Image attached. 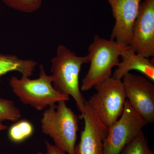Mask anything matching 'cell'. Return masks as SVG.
Wrapping results in <instances>:
<instances>
[{"label": "cell", "instance_id": "1", "mask_svg": "<svg viewBox=\"0 0 154 154\" xmlns=\"http://www.w3.org/2000/svg\"><path fill=\"white\" fill-rule=\"evenodd\" d=\"M56 51V55L51 60L53 86L60 94L71 96L82 115L87 100L81 93L79 78L83 65L89 63V58L88 55L77 56L63 45H59Z\"/></svg>", "mask_w": 154, "mask_h": 154}, {"label": "cell", "instance_id": "2", "mask_svg": "<svg viewBox=\"0 0 154 154\" xmlns=\"http://www.w3.org/2000/svg\"><path fill=\"white\" fill-rule=\"evenodd\" d=\"M128 46L95 35L88 47L90 67L82 81L81 91H89L112 77V69L117 66Z\"/></svg>", "mask_w": 154, "mask_h": 154}, {"label": "cell", "instance_id": "3", "mask_svg": "<svg viewBox=\"0 0 154 154\" xmlns=\"http://www.w3.org/2000/svg\"><path fill=\"white\" fill-rule=\"evenodd\" d=\"M66 102L60 101L45 110L41 120L42 130L52 139L58 148L74 154L79 118Z\"/></svg>", "mask_w": 154, "mask_h": 154}, {"label": "cell", "instance_id": "4", "mask_svg": "<svg viewBox=\"0 0 154 154\" xmlns=\"http://www.w3.org/2000/svg\"><path fill=\"white\" fill-rule=\"evenodd\" d=\"M39 77L31 79L29 77H11L10 85L19 100L38 111L55 105L61 101H68L69 96L60 94L53 86L51 75H48L42 65L39 66Z\"/></svg>", "mask_w": 154, "mask_h": 154}, {"label": "cell", "instance_id": "5", "mask_svg": "<svg viewBox=\"0 0 154 154\" xmlns=\"http://www.w3.org/2000/svg\"><path fill=\"white\" fill-rule=\"evenodd\" d=\"M94 88L96 93L88 102L103 124L109 127L124 111L127 99L122 80L111 77Z\"/></svg>", "mask_w": 154, "mask_h": 154}, {"label": "cell", "instance_id": "6", "mask_svg": "<svg viewBox=\"0 0 154 154\" xmlns=\"http://www.w3.org/2000/svg\"><path fill=\"white\" fill-rule=\"evenodd\" d=\"M147 124L126 99L121 116L108 128L103 143V154H120L125 146L142 132Z\"/></svg>", "mask_w": 154, "mask_h": 154}, {"label": "cell", "instance_id": "7", "mask_svg": "<svg viewBox=\"0 0 154 154\" xmlns=\"http://www.w3.org/2000/svg\"><path fill=\"white\" fill-rule=\"evenodd\" d=\"M127 100L148 124L154 122V85L144 76L126 74L122 78Z\"/></svg>", "mask_w": 154, "mask_h": 154}, {"label": "cell", "instance_id": "8", "mask_svg": "<svg viewBox=\"0 0 154 154\" xmlns=\"http://www.w3.org/2000/svg\"><path fill=\"white\" fill-rule=\"evenodd\" d=\"M129 46L148 58L154 57V0H143L133 27Z\"/></svg>", "mask_w": 154, "mask_h": 154}, {"label": "cell", "instance_id": "9", "mask_svg": "<svg viewBox=\"0 0 154 154\" xmlns=\"http://www.w3.org/2000/svg\"><path fill=\"white\" fill-rule=\"evenodd\" d=\"M80 118L84 119L85 126L81 131L80 142L75 146L74 154H103V143L108 128L87 101L85 112Z\"/></svg>", "mask_w": 154, "mask_h": 154}, {"label": "cell", "instance_id": "10", "mask_svg": "<svg viewBox=\"0 0 154 154\" xmlns=\"http://www.w3.org/2000/svg\"><path fill=\"white\" fill-rule=\"evenodd\" d=\"M143 0H107L115 20L112 40L129 45L134 24Z\"/></svg>", "mask_w": 154, "mask_h": 154}, {"label": "cell", "instance_id": "11", "mask_svg": "<svg viewBox=\"0 0 154 154\" xmlns=\"http://www.w3.org/2000/svg\"><path fill=\"white\" fill-rule=\"evenodd\" d=\"M117 68L112 77L122 80L126 74L131 70L140 72L152 82H154V60L137 54L130 46L125 50L121 56Z\"/></svg>", "mask_w": 154, "mask_h": 154}, {"label": "cell", "instance_id": "12", "mask_svg": "<svg viewBox=\"0 0 154 154\" xmlns=\"http://www.w3.org/2000/svg\"><path fill=\"white\" fill-rule=\"evenodd\" d=\"M37 62L32 60H23L13 54L0 53V82L1 78L10 72H19L22 76L30 77L37 65Z\"/></svg>", "mask_w": 154, "mask_h": 154}, {"label": "cell", "instance_id": "13", "mask_svg": "<svg viewBox=\"0 0 154 154\" xmlns=\"http://www.w3.org/2000/svg\"><path fill=\"white\" fill-rule=\"evenodd\" d=\"M33 131V125L30 122L27 120L17 121L9 128V137L14 142H21L31 136Z\"/></svg>", "mask_w": 154, "mask_h": 154}, {"label": "cell", "instance_id": "14", "mask_svg": "<svg viewBox=\"0 0 154 154\" xmlns=\"http://www.w3.org/2000/svg\"><path fill=\"white\" fill-rule=\"evenodd\" d=\"M120 154H154L142 131L123 149Z\"/></svg>", "mask_w": 154, "mask_h": 154}, {"label": "cell", "instance_id": "15", "mask_svg": "<svg viewBox=\"0 0 154 154\" xmlns=\"http://www.w3.org/2000/svg\"><path fill=\"white\" fill-rule=\"evenodd\" d=\"M21 117L20 110L13 101L0 98V123L5 120L16 122Z\"/></svg>", "mask_w": 154, "mask_h": 154}, {"label": "cell", "instance_id": "16", "mask_svg": "<svg viewBox=\"0 0 154 154\" xmlns=\"http://www.w3.org/2000/svg\"><path fill=\"white\" fill-rule=\"evenodd\" d=\"M5 4L14 10L23 13H33L41 8L42 0H2Z\"/></svg>", "mask_w": 154, "mask_h": 154}, {"label": "cell", "instance_id": "17", "mask_svg": "<svg viewBox=\"0 0 154 154\" xmlns=\"http://www.w3.org/2000/svg\"><path fill=\"white\" fill-rule=\"evenodd\" d=\"M45 146L47 154H66L55 145L51 144L47 141H45Z\"/></svg>", "mask_w": 154, "mask_h": 154}, {"label": "cell", "instance_id": "18", "mask_svg": "<svg viewBox=\"0 0 154 154\" xmlns=\"http://www.w3.org/2000/svg\"><path fill=\"white\" fill-rule=\"evenodd\" d=\"M7 128H8V126L4 125L2 123H0V131L7 129Z\"/></svg>", "mask_w": 154, "mask_h": 154}, {"label": "cell", "instance_id": "19", "mask_svg": "<svg viewBox=\"0 0 154 154\" xmlns=\"http://www.w3.org/2000/svg\"><path fill=\"white\" fill-rule=\"evenodd\" d=\"M36 154H47V153L44 154V153H42L40 152V153H38Z\"/></svg>", "mask_w": 154, "mask_h": 154}]
</instances>
